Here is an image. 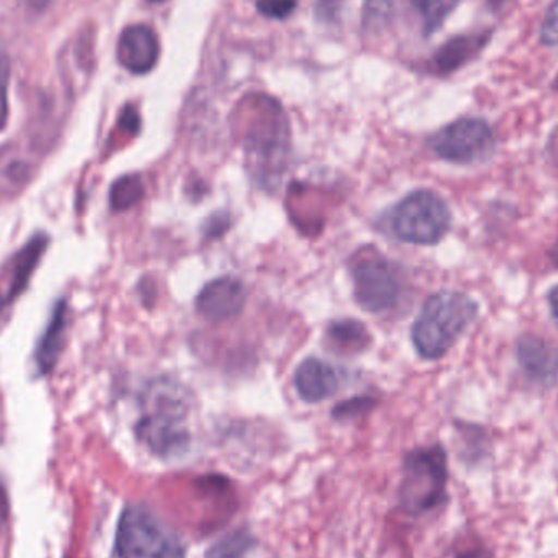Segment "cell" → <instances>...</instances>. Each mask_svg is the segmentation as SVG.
Here are the masks:
<instances>
[{
	"label": "cell",
	"instance_id": "obj_24",
	"mask_svg": "<svg viewBox=\"0 0 558 558\" xmlns=\"http://www.w3.org/2000/svg\"><path fill=\"white\" fill-rule=\"evenodd\" d=\"M371 409H373V400L357 397V399H351L335 407L333 416L338 420L354 418V416L369 412Z\"/></svg>",
	"mask_w": 558,
	"mask_h": 558
},
{
	"label": "cell",
	"instance_id": "obj_3",
	"mask_svg": "<svg viewBox=\"0 0 558 558\" xmlns=\"http://www.w3.org/2000/svg\"><path fill=\"white\" fill-rule=\"evenodd\" d=\"M252 117L244 137L248 162L265 183L281 173L289 147V126L284 111L270 97L252 98Z\"/></svg>",
	"mask_w": 558,
	"mask_h": 558
},
{
	"label": "cell",
	"instance_id": "obj_20",
	"mask_svg": "<svg viewBox=\"0 0 558 558\" xmlns=\"http://www.w3.org/2000/svg\"><path fill=\"white\" fill-rule=\"evenodd\" d=\"M396 12V0H366L363 7V26L366 32H380L390 25Z\"/></svg>",
	"mask_w": 558,
	"mask_h": 558
},
{
	"label": "cell",
	"instance_id": "obj_31",
	"mask_svg": "<svg viewBox=\"0 0 558 558\" xmlns=\"http://www.w3.org/2000/svg\"><path fill=\"white\" fill-rule=\"evenodd\" d=\"M557 87H558V81H557Z\"/></svg>",
	"mask_w": 558,
	"mask_h": 558
},
{
	"label": "cell",
	"instance_id": "obj_10",
	"mask_svg": "<svg viewBox=\"0 0 558 558\" xmlns=\"http://www.w3.org/2000/svg\"><path fill=\"white\" fill-rule=\"evenodd\" d=\"M518 364L534 386H556L558 380V347L539 335L526 333L517 344Z\"/></svg>",
	"mask_w": 558,
	"mask_h": 558
},
{
	"label": "cell",
	"instance_id": "obj_7",
	"mask_svg": "<svg viewBox=\"0 0 558 558\" xmlns=\"http://www.w3.org/2000/svg\"><path fill=\"white\" fill-rule=\"evenodd\" d=\"M351 277L354 299L361 308L377 314L396 307L402 282L397 268L376 248L367 247L366 251L357 252L351 262Z\"/></svg>",
	"mask_w": 558,
	"mask_h": 558
},
{
	"label": "cell",
	"instance_id": "obj_8",
	"mask_svg": "<svg viewBox=\"0 0 558 558\" xmlns=\"http://www.w3.org/2000/svg\"><path fill=\"white\" fill-rule=\"evenodd\" d=\"M429 147L446 162L472 166L490 159L497 141L487 121L482 118H461L439 130L429 141Z\"/></svg>",
	"mask_w": 558,
	"mask_h": 558
},
{
	"label": "cell",
	"instance_id": "obj_4",
	"mask_svg": "<svg viewBox=\"0 0 558 558\" xmlns=\"http://www.w3.org/2000/svg\"><path fill=\"white\" fill-rule=\"evenodd\" d=\"M448 488V454L439 445L418 448L410 452L403 462L399 504L413 517L428 513L441 507Z\"/></svg>",
	"mask_w": 558,
	"mask_h": 558
},
{
	"label": "cell",
	"instance_id": "obj_18",
	"mask_svg": "<svg viewBox=\"0 0 558 558\" xmlns=\"http://www.w3.org/2000/svg\"><path fill=\"white\" fill-rule=\"evenodd\" d=\"M254 547L255 537L247 530H238L213 544L206 558H247Z\"/></svg>",
	"mask_w": 558,
	"mask_h": 558
},
{
	"label": "cell",
	"instance_id": "obj_27",
	"mask_svg": "<svg viewBox=\"0 0 558 558\" xmlns=\"http://www.w3.org/2000/svg\"><path fill=\"white\" fill-rule=\"evenodd\" d=\"M7 517H9V501H7L5 488L0 484V530L5 524Z\"/></svg>",
	"mask_w": 558,
	"mask_h": 558
},
{
	"label": "cell",
	"instance_id": "obj_9",
	"mask_svg": "<svg viewBox=\"0 0 558 558\" xmlns=\"http://www.w3.org/2000/svg\"><path fill=\"white\" fill-rule=\"evenodd\" d=\"M247 301V289L238 278L213 279L199 291L196 311L209 322H226L238 317Z\"/></svg>",
	"mask_w": 558,
	"mask_h": 558
},
{
	"label": "cell",
	"instance_id": "obj_19",
	"mask_svg": "<svg viewBox=\"0 0 558 558\" xmlns=\"http://www.w3.org/2000/svg\"><path fill=\"white\" fill-rule=\"evenodd\" d=\"M458 3L459 0H412V5L422 16L426 35L438 32Z\"/></svg>",
	"mask_w": 558,
	"mask_h": 558
},
{
	"label": "cell",
	"instance_id": "obj_5",
	"mask_svg": "<svg viewBox=\"0 0 558 558\" xmlns=\"http://www.w3.org/2000/svg\"><path fill=\"white\" fill-rule=\"evenodd\" d=\"M118 558H185L182 541L143 507H128L117 530Z\"/></svg>",
	"mask_w": 558,
	"mask_h": 558
},
{
	"label": "cell",
	"instance_id": "obj_29",
	"mask_svg": "<svg viewBox=\"0 0 558 558\" xmlns=\"http://www.w3.org/2000/svg\"><path fill=\"white\" fill-rule=\"evenodd\" d=\"M2 307H3V298H2V294H0V312H2Z\"/></svg>",
	"mask_w": 558,
	"mask_h": 558
},
{
	"label": "cell",
	"instance_id": "obj_25",
	"mask_svg": "<svg viewBox=\"0 0 558 558\" xmlns=\"http://www.w3.org/2000/svg\"><path fill=\"white\" fill-rule=\"evenodd\" d=\"M120 128L126 133L137 134L141 130V118L136 108L126 107L120 118Z\"/></svg>",
	"mask_w": 558,
	"mask_h": 558
},
{
	"label": "cell",
	"instance_id": "obj_14",
	"mask_svg": "<svg viewBox=\"0 0 558 558\" xmlns=\"http://www.w3.org/2000/svg\"><path fill=\"white\" fill-rule=\"evenodd\" d=\"M65 322H68L65 304L59 302L54 312H52L45 335L39 341L38 350H36V364H38L43 374L51 373L58 364L59 354H61L62 344H64Z\"/></svg>",
	"mask_w": 558,
	"mask_h": 558
},
{
	"label": "cell",
	"instance_id": "obj_26",
	"mask_svg": "<svg viewBox=\"0 0 558 558\" xmlns=\"http://www.w3.org/2000/svg\"><path fill=\"white\" fill-rule=\"evenodd\" d=\"M547 302H549L550 315H553L558 327V284L550 289L549 294H547Z\"/></svg>",
	"mask_w": 558,
	"mask_h": 558
},
{
	"label": "cell",
	"instance_id": "obj_6",
	"mask_svg": "<svg viewBox=\"0 0 558 558\" xmlns=\"http://www.w3.org/2000/svg\"><path fill=\"white\" fill-rule=\"evenodd\" d=\"M451 228L448 203L432 190H416L393 209V234L402 242L435 245Z\"/></svg>",
	"mask_w": 558,
	"mask_h": 558
},
{
	"label": "cell",
	"instance_id": "obj_11",
	"mask_svg": "<svg viewBox=\"0 0 558 558\" xmlns=\"http://www.w3.org/2000/svg\"><path fill=\"white\" fill-rule=\"evenodd\" d=\"M117 54L126 71L137 75L147 74L159 61V39L149 26H128L118 39Z\"/></svg>",
	"mask_w": 558,
	"mask_h": 558
},
{
	"label": "cell",
	"instance_id": "obj_30",
	"mask_svg": "<svg viewBox=\"0 0 558 558\" xmlns=\"http://www.w3.org/2000/svg\"><path fill=\"white\" fill-rule=\"evenodd\" d=\"M149 2H163V0H149Z\"/></svg>",
	"mask_w": 558,
	"mask_h": 558
},
{
	"label": "cell",
	"instance_id": "obj_22",
	"mask_svg": "<svg viewBox=\"0 0 558 558\" xmlns=\"http://www.w3.org/2000/svg\"><path fill=\"white\" fill-rule=\"evenodd\" d=\"M541 39L550 48H558V0H554L547 9L541 26Z\"/></svg>",
	"mask_w": 558,
	"mask_h": 558
},
{
	"label": "cell",
	"instance_id": "obj_28",
	"mask_svg": "<svg viewBox=\"0 0 558 558\" xmlns=\"http://www.w3.org/2000/svg\"><path fill=\"white\" fill-rule=\"evenodd\" d=\"M549 260L553 262L554 267L558 268V241L550 247Z\"/></svg>",
	"mask_w": 558,
	"mask_h": 558
},
{
	"label": "cell",
	"instance_id": "obj_2",
	"mask_svg": "<svg viewBox=\"0 0 558 558\" xmlns=\"http://www.w3.org/2000/svg\"><path fill=\"white\" fill-rule=\"evenodd\" d=\"M477 315V301L465 292L439 291L429 295L412 327L416 353L423 360H441Z\"/></svg>",
	"mask_w": 558,
	"mask_h": 558
},
{
	"label": "cell",
	"instance_id": "obj_13",
	"mask_svg": "<svg viewBox=\"0 0 558 558\" xmlns=\"http://www.w3.org/2000/svg\"><path fill=\"white\" fill-rule=\"evenodd\" d=\"M490 35L478 33V35L456 36L441 46L433 58L438 74H451L462 65L471 62L487 45Z\"/></svg>",
	"mask_w": 558,
	"mask_h": 558
},
{
	"label": "cell",
	"instance_id": "obj_21",
	"mask_svg": "<svg viewBox=\"0 0 558 558\" xmlns=\"http://www.w3.org/2000/svg\"><path fill=\"white\" fill-rule=\"evenodd\" d=\"M9 84H10V61L5 54L0 52V131L5 128L9 120Z\"/></svg>",
	"mask_w": 558,
	"mask_h": 558
},
{
	"label": "cell",
	"instance_id": "obj_16",
	"mask_svg": "<svg viewBox=\"0 0 558 558\" xmlns=\"http://www.w3.org/2000/svg\"><path fill=\"white\" fill-rule=\"evenodd\" d=\"M46 245H48V239H46L45 235H38V238L32 239L28 245L20 252L15 260V267H13L10 298H15V295L20 294V292L25 289V286L28 284L29 278H32L39 258L45 254Z\"/></svg>",
	"mask_w": 558,
	"mask_h": 558
},
{
	"label": "cell",
	"instance_id": "obj_15",
	"mask_svg": "<svg viewBox=\"0 0 558 558\" xmlns=\"http://www.w3.org/2000/svg\"><path fill=\"white\" fill-rule=\"evenodd\" d=\"M369 341L371 337L366 327L351 318L335 322L327 330L328 348L340 354L360 353L369 344Z\"/></svg>",
	"mask_w": 558,
	"mask_h": 558
},
{
	"label": "cell",
	"instance_id": "obj_12",
	"mask_svg": "<svg viewBox=\"0 0 558 558\" xmlns=\"http://www.w3.org/2000/svg\"><path fill=\"white\" fill-rule=\"evenodd\" d=\"M294 386L305 402H324L340 389V376L325 361L307 357L295 369Z\"/></svg>",
	"mask_w": 558,
	"mask_h": 558
},
{
	"label": "cell",
	"instance_id": "obj_23",
	"mask_svg": "<svg viewBox=\"0 0 558 558\" xmlns=\"http://www.w3.org/2000/svg\"><path fill=\"white\" fill-rule=\"evenodd\" d=\"M298 0H257V9L268 19H286L294 12Z\"/></svg>",
	"mask_w": 558,
	"mask_h": 558
},
{
	"label": "cell",
	"instance_id": "obj_17",
	"mask_svg": "<svg viewBox=\"0 0 558 558\" xmlns=\"http://www.w3.org/2000/svg\"><path fill=\"white\" fill-rule=\"evenodd\" d=\"M144 183L140 175H123L111 185L110 205L113 211H128L144 198Z\"/></svg>",
	"mask_w": 558,
	"mask_h": 558
},
{
	"label": "cell",
	"instance_id": "obj_1",
	"mask_svg": "<svg viewBox=\"0 0 558 558\" xmlns=\"http://www.w3.org/2000/svg\"><path fill=\"white\" fill-rule=\"evenodd\" d=\"M143 402L146 413L137 422V439L159 458L182 456L190 446L189 390L177 380L159 377L146 387Z\"/></svg>",
	"mask_w": 558,
	"mask_h": 558
}]
</instances>
